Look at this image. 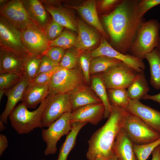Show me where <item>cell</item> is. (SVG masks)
I'll return each instance as SVG.
<instances>
[{
  "instance_id": "obj_1",
  "label": "cell",
  "mask_w": 160,
  "mask_h": 160,
  "mask_svg": "<svg viewBox=\"0 0 160 160\" xmlns=\"http://www.w3.org/2000/svg\"><path fill=\"white\" fill-rule=\"evenodd\" d=\"M138 0H123L111 12L102 16L104 29L113 48L124 54L129 52L142 24L138 13Z\"/></svg>"
},
{
  "instance_id": "obj_2",
  "label": "cell",
  "mask_w": 160,
  "mask_h": 160,
  "mask_svg": "<svg viewBox=\"0 0 160 160\" xmlns=\"http://www.w3.org/2000/svg\"><path fill=\"white\" fill-rule=\"evenodd\" d=\"M127 112L125 109L111 105L107 121L93 133L88 141L89 146L86 153L88 160H95L97 158L109 160L114 155L115 140L123 128Z\"/></svg>"
},
{
  "instance_id": "obj_3",
  "label": "cell",
  "mask_w": 160,
  "mask_h": 160,
  "mask_svg": "<svg viewBox=\"0 0 160 160\" xmlns=\"http://www.w3.org/2000/svg\"><path fill=\"white\" fill-rule=\"evenodd\" d=\"M160 23L155 19L144 21L138 29L131 46L130 55L144 59L145 55L157 48L160 39Z\"/></svg>"
},
{
  "instance_id": "obj_4",
  "label": "cell",
  "mask_w": 160,
  "mask_h": 160,
  "mask_svg": "<svg viewBox=\"0 0 160 160\" xmlns=\"http://www.w3.org/2000/svg\"><path fill=\"white\" fill-rule=\"evenodd\" d=\"M46 99L35 110L31 111L23 103L17 105L9 116L11 126L20 134L30 133L34 129L42 128L41 118Z\"/></svg>"
},
{
  "instance_id": "obj_5",
  "label": "cell",
  "mask_w": 160,
  "mask_h": 160,
  "mask_svg": "<svg viewBox=\"0 0 160 160\" xmlns=\"http://www.w3.org/2000/svg\"><path fill=\"white\" fill-rule=\"evenodd\" d=\"M84 81L82 73L77 67L67 69L60 67L49 84V94H70L84 85Z\"/></svg>"
},
{
  "instance_id": "obj_6",
  "label": "cell",
  "mask_w": 160,
  "mask_h": 160,
  "mask_svg": "<svg viewBox=\"0 0 160 160\" xmlns=\"http://www.w3.org/2000/svg\"><path fill=\"white\" fill-rule=\"evenodd\" d=\"M123 128L135 144H147L160 138V133L128 111L125 118Z\"/></svg>"
},
{
  "instance_id": "obj_7",
  "label": "cell",
  "mask_w": 160,
  "mask_h": 160,
  "mask_svg": "<svg viewBox=\"0 0 160 160\" xmlns=\"http://www.w3.org/2000/svg\"><path fill=\"white\" fill-rule=\"evenodd\" d=\"M72 111L70 94H49L42 116V127H48L64 114Z\"/></svg>"
},
{
  "instance_id": "obj_8",
  "label": "cell",
  "mask_w": 160,
  "mask_h": 160,
  "mask_svg": "<svg viewBox=\"0 0 160 160\" xmlns=\"http://www.w3.org/2000/svg\"><path fill=\"white\" fill-rule=\"evenodd\" d=\"M0 48L12 52L22 59L29 55L23 41L21 31L0 17Z\"/></svg>"
},
{
  "instance_id": "obj_9",
  "label": "cell",
  "mask_w": 160,
  "mask_h": 160,
  "mask_svg": "<svg viewBox=\"0 0 160 160\" xmlns=\"http://www.w3.org/2000/svg\"><path fill=\"white\" fill-rule=\"evenodd\" d=\"M71 113L63 115L51 124L46 129H42L41 135L46 144L44 152L45 156L55 153L57 142L63 136L67 135L71 129L70 123Z\"/></svg>"
},
{
  "instance_id": "obj_10",
  "label": "cell",
  "mask_w": 160,
  "mask_h": 160,
  "mask_svg": "<svg viewBox=\"0 0 160 160\" xmlns=\"http://www.w3.org/2000/svg\"><path fill=\"white\" fill-rule=\"evenodd\" d=\"M137 73L122 62L100 74L107 89H126L132 84Z\"/></svg>"
},
{
  "instance_id": "obj_11",
  "label": "cell",
  "mask_w": 160,
  "mask_h": 160,
  "mask_svg": "<svg viewBox=\"0 0 160 160\" xmlns=\"http://www.w3.org/2000/svg\"><path fill=\"white\" fill-rule=\"evenodd\" d=\"M24 45L31 54L41 57L49 48L50 41L44 30L33 23L21 31Z\"/></svg>"
},
{
  "instance_id": "obj_12",
  "label": "cell",
  "mask_w": 160,
  "mask_h": 160,
  "mask_svg": "<svg viewBox=\"0 0 160 160\" xmlns=\"http://www.w3.org/2000/svg\"><path fill=\"white\" fill-rule=\"evenodd\" d=\"M90 53L92 58L105 56L118 60L132 68L137 73L144 71L145 68L142 59L131 55L124 54L118 51L113 48L103 36L99 46Z\"/></svg>"
},
{
  "instance_id": "obj_13",
  "label": "cell",
  "mask_w": 160,
  "mask_h": 160,
  "mask_svg": "<svg viewBox=\"0 0 160 160\" xmlns=\"http://www.w3.org/2000/svg\"><path fill=\"white\" fill-rule=\"evenodd\" d=\"M0 16L3 17L21 31L34 23L29 17L22 0L7 1L0 7Z\"/></svg>"
},
{
  "instance_id": "obj_14",
  "label": "cell",
  "mask_w": 160,
  "mask_h": 160,
  "mask_svg": "<svg viewBox=\"0 0 160 160\" xmlns=\"http://www.w3.org/2000/svg\"><path fill=\"white\" fill-rule=\"evenodd\" d=\"M126 110L160 133V111L143 104L139 100H132Z\"/></svg>"
},
{
  "instance_id": "obj_15",
  "label": "cell",
  "mask_w": 160,
  "mask_h": 160,
  "mask_svg": "<svg viewBox=\"0 0 160 160\" xmlns=\"http://www.w3.org/2000/svg\"><path fill=\"white\" fill-rule=\"evenodd\" d=\"M105 111L102 103L81 107L72 112L70 123H89L96 125L104 118Z\"/></svg>"
},
{
  "instance_id": "obj_16",
  "label": "cell",
  "mask_w": 160,
  "mask_h": 160,
  "mask_svg": "<svg viewBox=\"0 0 160 160\" xmlns=\"http://www.w3.org/2000/svg\"><path fill=\"white\" fill-rule=\"evenodd\" d=\"M47 11L57 23L66 28L78 32L76 21L72 14L67 8L56 5V1L40 0Z\"/></svg>"
},
{
  "instance_id": "obj_17",
  "label": "cell",
  "mask_w": 160,
  "mask_h": 160,
  "mask_svg": "<svg viewBox=\"0 0 160 160\" xmlns=\"http://www.w3.org/2000/svg\"><path fill=\"white\" fill-rule=\"evenodd\" d=\"M78 35L75 45L80 55L83 52L91 49L100 44L101 38L92 28L80 20L77 21Z\"/></svg>"
},
{
  "instance_id": "obj_18",
  "label": "cell",
  "mask_w": 160,
  "mask_h": 160,
  "mask_svg": "<svg viewBox=\"0 0 160 160\" xmlns=\"http://www.w3.org/2000/svg\"><path fill=\"white\" fill-rule=\"evenodd\" d=\"M65 6L76 10L85 22L95 28L108 41L109 37L98 17L96 4L95 0L86 1L78 6H70L66 4Z\"/></svg>"
},
{
  "instance_id": "obj_19",
  "label": "cell",
  "mask_w": 160,
  "mask_h": 160,
  "mask_svg": "<svg viewBox=\"0 0 160 160\" xmlns=\"http://www.w3.org/2000/svg\"><path fill=\"white\" fill-rule=\"evenodd\" d=\"M49 93L48 84L29 82L25 89L21 101L28 108H35L46 99Z\"/></svg>"
},
{
  "instance_id": "obj_20",
  "label": "cell",
  "mask_w": 160,
  "mask_h": 160,
  "mask_svg": "<svg viewBox=\"0 0 160 160\" xmlns=\"http://www.w3.org/2000/svg\"><path fill=\"white\" fill-rule=\"evenodd\" d=\"M29 82L23 74L19 82L12 88L6 90L5 95L7 99L4 109L0 115V120L5 124H7L9 115L21 101L25 89Z\"/></svg>"
},
{
  "instance_id": "obj_21",
  "label": "cell",
  "mask_w": 160,
  "mask_h": 160,
  "mask_svg": "<svg viewBox=\"0 0 160 160\" xmlns=\"http://www.w3.org/2000/svg\"><path fill=\"white\" fill-rule=\"evenodd\" d=\"M134 144L122 128L116 138L114 155L118 160H137L133 149Z\"/></svg>"
},
{
  "instance_id": "obj_22",
  "label": "cell",
  "mask_w": 160,
  "mask_h": 160,
  "mask_svg": "<svg viewBox=\"0 0 160 160\" xmlns=\"http://www.w3.org/2000/svg\"><path fill=\"white\" fill-rule=\"evenodd\" d=\"M22 58L14 52L0 48V74L7 73L23 74Z\"/></svg>"
},
{
  "instance_id": "obj_23",
  "label": "cell",
  "mask_w": 160,
  "mask_h": 160,
  "mask_svg": "<svg viewBox=\"0 0 160 160\" xmlns=\"http://www.w3.org/2000/svg\"><path fill=\"white\" fill-rule=\"evenodd\" d=\"M29 17L32 22L43 30L50 19L48 12L40 0H22Z\"/></svg>"
},
{
  "instance_id": "obj_24",
  "label": "cell",
  "mask_w": 160,
  "mask_h": 160,
  "mask_svg": "<svg viewBox=\"0 0 160 160\" xmlns=\"http://www.w3.org/2000/svg\"><path fill=\"white\" fill-rule=\"evenodd\" d=\"M92 89L84 84L70 94L72 111L81 107L102 103Z\"/></svg>"
},
{
  "instance_id": "obj_25",
  "label": "cell",
  "mask_w": 160,
  "mask_h": 160,
  "mask_svg": "<svg viewBox=\"0 0 160 160\" xmlns=\"http://www.w3.org/2000/svg\"><path fill=\"white\" fill-rule=\"evenodd\" d=\"M149 87L144 71L137 73L127 88L128 94L132 100H140L148 95Z\"/></svg>"
},
{
  "instance_id": "obj_26",
  "label": "cell",
  "mask_w": 160,
  "mask_h": 160,
  "mask_svg": "<svg viewBox=\"0 0 160 160\" xmlns=\"http://www.w3.org/2000/svg\"><path fill=\"white\" fill-rule=\"evenodd\" d=\"M87 123L75 122L71 124V129L61 146L57 160H67L69 153L74 147L77 136L80 130Z\"/></svg>"
},
{
  "instance_id": "obj_27",
  "label": "cell",
  "mask_w": 160,
  "mask_h": 160,
  "mask_svg": "<svg viewBox=\"0 0 160 160\" xmlns=\"http://www.w3.org/2000/svg\"><path fill=\"white\" fill-rule=\"evenodd\" d=\"M144 59L147 60L150 66V84L156 89H160V51L157 48L146 55Z\"/></svg>"
},
{
  "instance_id": "obj_28",
  "label": "cell",
  "mask_w": 160,
  "mask_h": 160,
  "mask_svg": "<svg viewBox=\"0 0 160 160\" xmlns=\"http://www.w3.org/2000/svg\"><path fill=\"white\" fill-rule=\"evenodd\" d=\"M91 88L104 104L105 111L104 118H108L111 110L107 89L101 75L93 76L91 79Z\"/></svg>"
},
{
  "instance_id": "obj_29",
  "label": "cell",
  "mask_w": 160,
  "mask_h": 160,
  "mask_svg": "<svg viewBox=\"0 0 160 160\" xmlns=\"http://www.w3.org/2000/svg\"><path fill=\"white\" fill-rule=\"evenodd\" d=\"M122 62L116 59L105 56L92 58L90 63V74L102 73Z\"/></svg>"
},
{
  "instance_id": "obj_30",
  "label": "cell",
  "mask_w": 160,
  "mask_h": 160,
  "mask_svg": "<svg viewBox=\"0 0 160 160\" xmlns=\"http://www.w3.org/2000/svg\"><path fill=\"white\" fill-rule=\"evenodd\" d=\"M109 99L111 105L126 110L131 99L125 89L117 88L107 89Z\"/></svg>"
},
{
  "instance_id": "obj_31",
  "label": "cell",
  "mask_w": 160,
  "mask_h": 160,
  "mask_svg": "<svg viewBox=\"0 0 160 160\" xmlns=\"http://www.w3.org/2000/svg\"><path fill=\"white\" fill-rule=\"evenodd\" d=\"M41 57L30 54L23 59L24 68L23 75L29 82H31L37 75Z\"/></svg>"
},
{
  "instance_id": "obj_32",
  "label": "cell",
  "mask_w": 160,
  "mask_h": 160,
  "mask_svg": "<svg viewBox=\"0 0 160 160\" xmlns=\"http://www.w3.org/2000/svg\"><path fill=\"white\" fill-rule=\"evenodd\" d=\"M77 37L71 31L66 28L58 38L50 42L49 48L57 47L65 49L72 48L76 44Z\"/></svg>"
},
{
  "instance_id": "obj_33",
  "label": "cell",
  "mask_w": 160,
  "mask_h": 160,
  "mask_svg": "<svg viewBox=\"0 0 160 160\" xmlns=\"http://www.w3.org/2000/svg\"><path fill=\"white\" fill-rule=\"evenodd\" d=\"M160 145V138L152 142L133 145V149L137 160H146L154 150Z\"/></svg>"
},
{
  "instance_id": "obj_34",
  "label": "cell",
  "mask_w": 160,
  "mask_h": 160,
  "mask_svg": "<svg viewBox=\"0 0 160 160\" xmlns=\"http://www.w3.org/2000/svg\"><path fill=\"white\" fill-rule=\"evenodd\" d=\"M80 54L76 49L71 48L65 51L64 55L59 64L61 68L71 69L76 67Z\"/></svg>"
},
{
  "instance_id": "obj_35",
  "label": "cell",
  "mask_w": 160,
  "mask_h": 160,
  "mask_svg": "<svg viewBox=\"0 0 160 160\" xmlns=\"http://www.w3.org/2000/svg\"><path fill=\"white\" fill-rule=\"evenodd\" d=\"M64 28L52 18L50 19L43 30L48 40L51 41L60 36L64 30Z\"/></svg>"
},
{
  "instance_id": "obj_36",
  "label": "cell",
  "mask_w": 160,
  "mask_h": 160,
  "mask_svg": "<svg viewBox=\"0 0 160 160\" xmlns=\"http://www.w3.org/2000/svg\"><path fill=\"white\" fill-rule=\"evenodd\" d=\"M23 74L12 73L0 74V90H7L14 87L19 82Z\"/></svg>"
},
{
  "instance_id": "obj_37",
  "label": "cell",
  "mask_w": 160,
  "mask_h": 160,
  "mask_svg": "<svg viewBox=\"0 0 160 160\" xmlns=\"http://www.w3.org/2000/svg\"><path fill=\"white\" fill-rule=\"evenodd\" d=\"M92 57L91 53H82L79 57V61L82 71L83 75L86 82L89 83L90 80V67Z\"/></svg>"
},
{
  "instance_id": "obj_38",
  "label": "cell",
  "mask_w": 160,
  "mask_h": 160,
  "mask_svg": "<svg viewBox=\"0 0 160 160\" xmlns=\"http://www.w3.org/2000/svg\"><path fill=\"white\" fill-rule=\"evenodd\" d=\"M59 64L50 59L45 55L41 57L39 69L36 76L40 73L52 71L58 68Z\"/></svg>"
},
{
  "instance_id": "obj_39",
  "label": "cell",
  "mask_w": 160,
  "mask_h": 160,
  "mask_svg": "<svg viewBox=\"0 0 160 160\" xmlns=\"http://www.w3.org/2000/svg\"><path fill=\"white\" fill-rule=\"evenodd\" d=\"M65 49L60 47L49 48L44 55L52 60L59 64L65 52Z\"/></svg>"
},
{
  "instance_id": "obj_40",
  "label": "cell",
  "mask_w": 160,
  "mask_h": 160,
  "mask_svg": "<svg viewBox=\"0 0 160 160\" xmlns=\"http://www.w3.org/2000/svg\"><path fill=\"white\" fill-rule=\"evenodd\" d=\"M160 4V0H140L137 4V9L139 16L143 17L145 14L152 8Z\"/></svg>"
},
{
  "instance_id": "obj_41",
  "label": "cell",
  "mask_w": 160,
  "mask_h": 160,
  "mask_svg": "<svg viewBox=\"0 0 160 160\" xmlns=\"http://www.w3.org/2000/svg\"><path fill=\"white\" fill-rule=\"evenodd\" d=\"M60 66L55 69L46 72L39 74L36 76L30 83L40 84H48L51 79Z\"/></svg>"
},
{
  "instance_id": "obj_42",
  "label": "cell",
  "mask_w": 160,
  "mask_h": 160,
  "mask_svg": "<svg viewBox=\"0 0 160 160\" xmlns=\"http://www.w3.org/2000/svg\"><path fill=\"white\" fill-rule=\"evenodd\" d=\"M123 0H103L100 1V8L104 12H113L122 2Z\"/></svg>"
},
{
  "instance_id": "obj_43",
  "label": "cell",
  "mask_w": 160,
  "mask_h": 160,
  "mask_svg": "<svg viewBox=\"0 0 160 160\" xmlns=\"http://www.w3.org/2000/svg\"><path fill=\"white\" fill-rule=\"evenodd\" d=\"M8 141L5 135L0 134V156L2 155L8 146Z\"/></svg>"
},
{
  "instance_id": "obj_44",
  "label": "cell",
  "mask_w": 160,
  "mask_h": 160,
  "mask_svg": "<svg viewBox=\"0 0 160 160\" xmlns=\"http://www.w3.org/2000/svg\"><path fill=\"white\" fill-rule=\"evenodd\" d=\"M143 99L151 100L158 103L160 104V92L154 95L148 94L143 98Z\"/></svg>"
},
{
  "instance_id": "obj_45",
  "label": "cell",
  "mask_w": 160,
  "mask_h": 160,
  "mask_svg": "<svg viewBox=\"0 0 160 160\" xmlns=\"http://www.w3.org/2000/svg\"><path fill=\"white\" fill-rule=\"evenodd\" d=\"M151 160H160V145L157 146L153 151Z\"/></svg>"
},
{
  "instance_id": "obj_46",
  "label": "cell",
  "mask_w": 160,
  "mask_h": 160,
  "mask_svg": "<svg viewBox=\"0 0 160 160\" xmlns=\"http://www.w3.org/2000/svg\"><path fill=\"white\" fill-rule=\"evenodd\" d=\"M5 124L1 120H0V131L2 132L5 129L6 127L4 125Z\"/></svg>"
},
{
  "instance_id": "obj_47",
  "label": "cell",
  "mask_w": 160,
  "mask_h": 160,
  "mask_svg": "<svg viewBox=\"0 0 160 160\" xmlns=\"http://www.w3.org/2000/svg\"><path fill=\"white\" fill-rule=\"evenodd\" d=\"M6 90L1 89L0 90V100L1 101L3 95L5 93Z\"/></svg>"
},
{
  "instance_id": "obj_48",
  "label": "cell",
  "mask_w": 160,
  "mask_h": 160,
  "mask_svg": "<svg viewBox=\"0 0 160 160\" xmlns=\"http://www.w3.org/2000/svg\"><path fill=\"white\" fill-rule=\"evenodd\" d=\"M109 160H118L117 157L114 155Z\"/></svg>"
},
{
  "instance_id": "obj_49",
  "label": "cell",
  "mask_w": 160,
  "mask_h": 160,
  "mask_svg": "<svg viewBox=\"0 0 160 160\" xmlns=\"http://www.w3.org/2000/svg\"><path fill=\"white\" fill-rule=\"evenodd\" d=\"M160 51V38L159 41V42L158 44V45L157 47Z\"/></svg>"
},
{
  "instance_id": "obj_50",
  "label": "cell",
  "mask_w": 160,
  "mask_h": 160,
  "mask_svg": "<svg viewBox=\"0 0 160 160\" xmlns=\"http://www.w3.org/2000/svg\"><path fill=\"white\" fill-rule=\"evenodd\" d=\"M95 160H105L101 158H97Z\"/></svg>"
},
{
  "instance_id": "obj_51",
  "label": "cell",
  "mask_w": 160,
  "mask_h": 160,
  "mask_svg": "<svg viewBox=\"0 0 160 160\" xmlns=\"http://www.w3.org/2000/svg\"><path fill=\"white\" fill-rule=\"evenodd\" d=\"M42 160H45V159H43Z\"/></svg>"
}]
</instances>
